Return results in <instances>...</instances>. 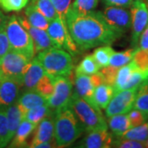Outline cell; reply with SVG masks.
Masks as SVG:
<instances>
[{"label":"cell","instance_id":"obj_31","mask_svg":"<svg viewBox=\"0 0 148 148\" xmlns=\"http://www.w3.org/2000/svg\"><path fill=\"white\" fill-rule=\"evenodd\" d=\"M31 3L36 6L40 12L45 16L49 21L58 16L57 11L50 0H31Z\"/></svg>","mask_w":148,"mask_h":148},{"label":"cell","instance_id":"obj_30","mask_svg":"<svg viewBox=\"0 0 148 148\" xmlns=\"http://www.w3.org/2000/svg\"><path fill=\"white\" fill-rule=\"evenodd\" d=\"M50 113H52L51 109L48 106V103H46V104L35 107L32 110L27 111L24 119L37 125L44 118L49 115Z\"/></svg>","mask_w":148,"mask_h":148},{"label":"cell","instance_id":"obj_43","mask_svg":"<svg viewBox=\"0 0 148 148\" xmlns=\"http://www.w3.org/2000/svg\"><path fill=\"white\" fill-rule=\"evenodd\" d=\"M138 48L148 50V24L139 37Z\"/></svg>","mask_w":148,"mask_h":148},{"label":"cell","instance_id":"obj_37","mask_svg":"<svg viewBox=\"0 0 148 148\" xmlns=\"http://www.w3.org/2000/svg\"><path fill=\"white\" fill-rule=\"evenodd\" d=\"M112 147L119 148H143L145 147V143L131 140V139H126L122 138L119 137H116V138L113 139Z\"/></svg>","mask_w":148,"mask_h":148},{"label":"cell","instance_id":"obj_13","mask_svg":"<svg viewBox=\"0 0 148 148\" xmlns=\"http://www.w3.org/2000/svg\"><path fill=\"white\" fill-rule=\"evenodd\" d=\"M17 18L22 25V27L27 30L29 35L32 38L34 42L35 53H40L48 48L53 46L51 39L49 38L46 31L32 26L29 23V21H27L26 16H17Z\"/></svg>","mask_w":148,"mask_h":148},{"label":"cell","instance_id":"obj_29","mask_svg":"<svg viewBox=\"0 0 148 148\" xmlns=\"http://www.w3.org/2000/svg\"><path fill=\"white\" fill-rule=\"evenodd\" d=\"M115 51L110 45H106L96 48L93 52L92 56L101 68H105L109 66L111 55Z\"/></svg>","mask_w":148,"mask_h":148},{"label":"cell","instance_id":"obj_14","mask_svg":"<svg viewBox=\"0 0 148 148\" xmlns=\"http://www.w3.org/2000/svg\"><path fill=\"white\" fill-rule=\"evenodd\" d=\"M21 84L13 80L3 78L0 83V111H5L16 103L19 97Z\"/></svg>","mask_w":148,"mask_h":148},{"label":"cell","instance_id":"obj_44","mask_svg":"<svg viewBox=\"0 0 148 148\" xmlns=\"http://www.w3.org/2000/svg\"><path fill=\"white\" fill-rule=\"evenodd\" d=\"M8 20V16H7L3 13V12L0 10V32L3 29H5L6 24Z\"/></svg>","mask_w":148,"mask_h":148},{"label":"cell","instance_id":"obj_28","mask_svg":"<svg viewBox=\"0 0 148 148\" xmlns=\"http://www.w3.org/2000/svg\"><path fill=\"white\" fill-rule=\"evenodd\" d=\"M136 49L137 48H133L121 52H114L111 55L109 65L116 68H121L127 64L132 60Z\"/></svg>","mask_w":148,"mask_h":148},{"label":"cell","instance_id":"obj_40","mask_svg":"<svg viewBox=\"0 0 148 148\" xmlns=\"http://www.w3.org/2000/svg\"><path fill=\"white\" fill-rule=\"evenodd\" d=\"M119 69V68L113 67V66H110V65L107 67H105V68H102L101 73L103 76V77H104L105 83L114 86Z\"/></svg>","mask_w":148,"mask_h":148},{"label":"cell","instance_id":"obj_5","mask_svg":"<svg viewBox=\"0 0 148 148\" xmlns=\"http://www.w3.org/2000/svg\"><path fill=\"white\" fill-rule=\"evenodd\" d=\"M5 32L12 50L21 53L29 59L34 58L36 53L33 40L20 23L17 16L12 15L8 16Z\"/></svg>","mask_w":148,"mask_h":148},{"label":"cell","instance_id":"obj_23","mask_svg":"<svg viewBox=\"0 0 148 148\" xmlns=\"http://www.w3.org/2000/svg\"><path fill=\"white\" fill-rule=\"evenodd\" d=\"M4 112L6 114V117H7L9 135H10L11 140H12V138L14 136L19 124L24 119V118H23V115H22L16 102L9 106L8 109H6Z\"/></svg>","mask_w":148,"mask_h":148},{"label":"cell","instance_id":"obj_21","mask_svg":"<svg viewBox=\"0 0 148 148\" xmlns=\"http://www.w3.org/2000/svg\"><path fill=\"white\" fill-rule=\"evenodd\" d=\"M108 125L115 137H120L132 127L129 119L126 114H115L108 118Z\"/></svg>","mask_w":148,"mask_h":148},{"label":"cell","instance_id":"obj_39","mask_svg":"<svg viewBox=\"0 0 148 148\" xmlns=\"http://www.w3.org/2000/svg\"><path fill=\"white\" fill-rule=\"evenodd\" d=\"M127 117L129 119L130 123L132 127H137L148 120V118L146 116L145 114H143L142 111L138 110L137 109L131 110L127 114Z\"/></svg>","mask_w":148,"mask_h":148},{"label":"cell","instance_id":"obj_8","mask_svg":"<svg viewBox=\"0 0 148 148\" xmlns=\"http://www.w3.org/2000/svg\"><path fill=\"white\" fill-rule=\"evenodd\" d=\"M53 82V92L48 100V106L53 110L69 106L73 95V82L66 76L52 77Z\"/></svg>","mask_w":148,"mask_h":148},{"label":"cell","instance_id":"obj_4","mask_svg":"<svg viewBox=\"0 0 148 148\" xmlns=\"http://www.w3.org/2000/svg\"><path fill=\"white\" fill-rule=\"evenodd\" d=\"M37 58L45 73L50 77L58 76L69 77L73 68L72 54L64 49L52 46L38 53Z\"/></svg>","mask_w":148,"mask_h":148},{"label":"cell","instance_id":"obj_12","mask_svg":"<svg viewBox=\"0 0 148 148\" xmlns=\"http://www.w3.org/2000/svg\"><path fill=\"white\" fill-rule=\"evenodd\" d=\"M54 139V114L50 113L36 125V132L28 147L36 148L43 143H53Z\"/></svg>","mask_w":148,"mask_h":148},{"label":"cell","instance_id":"obj_16","mask_svg":"<svg viewBox=\"0 0 148 148\" xmlns=\"http://www.w3.org/2000/svg\"><path fill=\"white\" fill-rule=\"evenodd\" d=\"M45 74V72L39 59L37 57L33 58L31 59L23 76L22 86H24L26 90H35L38 82Z\"/></svg>","mask_w":148,"mask_h":148},{"label":"cell","instance_id":"obj_33","mask_svg":"<svg viewBox=\"0 0 148 148\" xmlns=\"http://www.w3.org/2000/svg\"><path fill=\"white\" fill-rule=\"evenodd\" d=\"M132 62L141 71L148 73V50L137 48L132 58Z\"/></svg>","mask_w":148,"mask_h":148},{"label":"cell","instance_id":"obj_6","mask_svg":"<svg viewBox=\"0 0 148 148\" xmlns=\"http://www.w3.org/2000/svg\"><path fill=\"white\" fill-rule=\"evenodd\" d=\"M31 59L12 50L6 54L0 64V72L3 78L13 80L22 86V80Z\"/></svg>","mask_w":148,"mask_h":148},{"label":"cell","instance_id":"obj_42","mask_svg":"<svg viewBox=\"0 0 148 148\" xmlns=\"http://www.w3.org/2000/svg\"><path fill=\"white\" fill-rule=\"evenodd\" d=\"M106 6H116L122 8H130L134 0H103Z\"/></svg>","mask_w":148,"mask_h":148},{"label":"cell","instance_id":"obj_2","mask_svg":"<svg viewBox=\"0 0 148 148\" xmlns=\"http://www.w3.org/2000/svg\"><path fill=\"white\" fill-rule=\"evenodd\" d=\"M83 131L84 128L70 106L54 111V139L57 147H69Z\"/></svg>","mask_w":148,"mask_h":148},{"label":"cell","instance_id":"obj_15","mask_svg":"<svg viewBox=\"0 0 148 148\" xmlns=\"http://www.w3.org/2000/svg\"><path fill=\"white\" fill-rule=\"evenodd\" d=\"M114 137L107 130H95L88 132V134L82 140L77 147L82 148H109L112 147Z\"/></svg>","mask_w":148,"mask_h":148},{"label":"cell","instance_id":"obj_41","mask_svg":"<svg viewBox=\"0 0 148 148\" xmlns=\"http://www.w3.org/2000/svg\"><path fill=\"white\" fill-rule=\"evenodd\" d=\"M10 50V44L7 36L5 29H3L0 32V64L6 56V54Z\"/></svg>","mask_w":148,"mask_h":148},{"label":"cell","instance_id":"obj_3","mask_svg":"<svg viewBox=\"0 0 148 148\" xmlns=\"http://www.w3.org/2000/svg\"><path fill=\"white\" fill-rule=\"evenodd\" d=\"M69 106L86 132L108 130V124L101 109L80 97L75 93L71 96Z\"/></svg>","mask_w":148,"mask_h":148},{"label":"cell","instance_id":"obj_10","mask_svg":"<svg viewBox=\"0 0 148 148\" xmlns=\"http://www.w3.org/2000/svg\"><path fill=\"white\" fill-rule=\"evenodd\" d=\"M132 45L138 48L139 37L148 24V8L144 0H134L131 6Z\"/></svg>","mask_w":148,"mask_h":148},{"label":"cell","instance_id":"obj_17","mask_svg":"<svg viewBox=\"0 0 148 148\" xmlns=\"http://www.w3.org/2000/svg\"><path fill=\"white\" fill-rule=\"evenodd\" d=\"M74 83H75V91L73 93L83 98L90 104L95 105L93 101V93L95 86L92 82L90 75L76 74Z\"/></svg>","mask_w":148,"mask_h":148},{"label":"cell","instance_id":"obj_47","mask_svg":"<svg viewBox=\"0 0 148 148\" xmlns=\"http://www.w3.org/2000/svg\"><path fill=\"white\" fill-rule=\"evenodd\" d=\"M145 1V3H147V8H148V0H144Z\"/></svg>","mask_w":148,"mask_h":148},{"label":"cell","instance_id":"obj_34","mask_svg":"<svg viewBox=\"0 0 148 148\" xmlns=\"http://www.w3.org/2000/svg\"><path fill=\"white\" fill-rule=\"evenodd\" d=\"M11 138L4 111H0V148L6 147L10 143Z\"/></svg>","mask_w":148,"mask_h":148},{"label":"cell","instance_id":"obj_36","mask_svg":"<svg viewBox=\"0 0 148 148\" xmlns=\"http://www.w3.org/2000/svg\"><path fill=\"white\" fill-rule=\"evenodd\" d=\"M30 0H0V8L7 12H19L26 8Z\"/></svg>","mask_w":148,"mask_h":148},{"label":"cell","instance_id":"obj_32","mask_svg":"<svg viewBox=\"0 0 148 148\" xmlns=\"http://www.w3.org/2000/svg\"><path fill=\"white\" fill-rule=\"evenodd\" d=\"M53 78L45 73L41 77V79L38 82L35 90L48 101L53 95Z\"/></svg>","mask_w":148,"mask_h":148},{"label":"cell","instance_id":"obj_25","mask_svg":"<svg viewBox=\"0 0 148 148\" xmlns=\"http://www.w3.org/2000/svg\"><path fill=\"white\" fill-rule=\"evenodd\" d=\"M133 108L142 111L148 118V78L138 86Z\"/></svg>","mask_w":148,"mask_h":148},{"label":"cell","instance_id":"obj_45","mask_svg":"<svg viewBox=\"0 0 148 148\" xmlns=\"http://www.w3.org/2000/svg\"><path fill=\"white\" fill-rule=\"evenodd\" d=\"M3 75H2V73H1V72H0V83L2 82V81H3Z\"/></svg>","mask_w":148,"mask_h":148},{"label":"cell","instance_id":"obj_19","mask_svg":"<svg viewBox=\"0 0 148 148\" xmlns=\"http://www.w3.org/2000/svg\"><path fill=\"white\" fill-rule=\"evenodd\" d=\"M36 125L27 119H23L19 124L14 136L10 141V147H28L27 140L33 131L36 129Z\"/></svg>","mask_w":148,"mask_h":148},{"label":"cell","instance_id":"obj_46","mask_svg":"<svg viewBox=\"0 0 148 148\" xmlns=\"http://www.w3.org/2000/svg\"><path fill=\"white\" fill-rule=\"evenodd\" d=\"M145 147H148V138L147 139V141L145 142Z\"/></svg>","mask_w":148,"mask_h":148},{"label":"cell","instance_id":"obj_24","mask_svg":"<svg viewBox=\"0 0 148 148\" xmlns=\"http://www.w3.org/2000/svg\"><path fill=\"white\" fill-rule=\"evenodd\" d=\"M135 69H136V65L132 61L119 69L116 79H115L114 84V90L116 92L125 89L126 85L128 82L132 72Z\"/></svg>","mask_w":148,"mask_h":148},{"label":"cell","instance_id":"obj_26","mask_svg":"<svg viewBox=\"0 0 148 148\" xmlns=\"http://www.w3.org/2000/svg\"><path fill=\"white\" fill-rule=\"evenodd\" d=\"M101 67L96 63L92 55H86L77 66L75 69L76 74L92 75L100 71Z\"/></svg>","mask_w":148,"mask_h":148},{"label":"cell","instance_id":"obj_38","mask_svg":"<svg viewBox=\"0 0 148 148\" xmlns=\"http://www.w3.org/2000/svg\"><path fill=\"white\" fill-rule=\"evenodd\" d=\"M54 8L57 11L58 16L63 21H66L67 12L71 7L72 0H50Z\"/></svg>","mask_w":148,"mask_h":148},{"label":"cell","instance_id":"obj_11","mask_svg":"<svg viewBox=\"0 0 148 148\" xmlns=\"http://www.w3.org/2000/svg\"><path fill=\"white\" fill-rule=\"evenodd\" d=\"M108 24L121 34L132 27L131 12L126 8L116 6H106L102 12Z\"/></svg>","mask_w":148,"mask_h":148},{"label":"cell","instance_id":"obj_27","mask_svg":"<svg viewBox=\"0 0 148 148\" xmlns=\"http://www.w3.org/2000/svg\"><path fill=\"white\" fill-rule=\"evenodd\" d=\"M119 138L135 140L145 143L148 138V122H146L143 124L137 127H131Z\"/></svg>","mask_w":148,"mask_h":148},{"label":"cell","instance_id":"obj_22","mask_svg":"<svg viewBox=\"0 0 148 148\" xmlns=\"http://www.w3.org/2000/svg\"><path fill=\"white\" fill-rule=\"evenodd\" d=\"M25 16L29 21V23L33 27L46 31L49 21L47 18L40 12V11L36 8L32 3L27 6L25 10Z\"/></svg>","mask_w":148,"mask_h":148},{"label":"cell","instance_id":"obj_1","mask_svg":"<svg viewBox=\"0 0 148 148\" xmlns=\"http://www.w3.org/2000/svg\"><path fill=\"white\" fill-rule=\"evenodd\" d=\"M66 25L72 39L82 50L111 45L123 36L108 24L99 11L81 13L70 7L66 15Z\"/></svg>","mask_w":148,"mask_h":148},{"label":"cell","instance_id":"obj_35","mask_svg":"<svg viewBox=\"0 0 148 148\" xmlns=\"http://www.w3.org/2000/svg\"><path fill=\"white\" fill-rule=\"evenodd\" d=\"M99 0H75L71 8L77 12L87 13L95 9Z\"/></svg>","mask_w":148,"mask_h":148},{"label":"cell","instance_id":"obj_20","mask_svg":"<svg viewBox=\"0 0 148 148\" xmlns=\"http://www.w3.org/2000/svg\"><path fill=\"white\" fill-rule=\"evenodd\" d=\"M115 92L116 91L113 86L102 83L95 87L93 93V101L100 109H106Z\"/></svg>","mask_w":148,"mask_h":148},{"label":"cell","instance_id":"obj_7","mask_svg":"<svg viewBox=\"0 0 148 148\" xmlns=\"http://www.w3.org/2000/svg\"><path fill=\"white\" fill-rule=\"evenodd\" d=\"M46 32L54 47L64 49L72 55H76L79 52L78 47L69 34L66 21L60 19L59 16L49 21Z\"/></svg>","mask_w":148,"mask_h":148},{"label":"cell","instance_id":"obj_18","mask_svg":"<svg viewBox=\"0 0 148 148\" xmlns=\"http://www.w3.org/2000/svg\"><path fill=\"white\" fill-rule=\"evenodd\" d=\"M47 102V100L36 90H27V91L18 97L16 104L24 118L27 111L35 107L46 104Z\"/></svg>","mask_w":148,"mask_h":148},{"label":"cell","instance_id":"obj_9","mask_svg":"<svg viewBox=\"0 0 148 148\" xmlns=\"http://www.w3.org/2000/svg\"><path fill=\"white\" fill-rule=\"evenodd\" d=\"M138 90V86H135L115 92L106 108V117L109 118L115 114L128 113L133 108Z\"/></svg>","mask_w":148,"mask_h":148}]
</instances>
